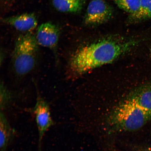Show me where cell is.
I'll use <instances>...</instances> for the list:
<instances>
[{"mask_svg": "<svg viewBox=\"0 0 151 151\" xmlns=\"http://www.w3.org/2000/svg\"><path fill=\"white\" fill-rule=\"evenodd\" d=\"M39 46L35 35L31 32L18 37L12 57V68L17 75L24 76L33 71L38 59Z\"/></svg>", "mask_w": 151, "mask_h": 151, "instance_id": "obj_3", "label": "cell"}, {"mask_svg": "<svg viewBox=\"0 0 151 151\" xmlns=\"http://www.w3.org/2000/svg\"><path fill=\"white\" fill-rule=\"evenodd\" d=\"M15 131L11 127L4 113L0 114V151H6L13 140Z\"/></svg>", "mask_w": 151, "mask_h": 151, "instance_id": "obj_8", "label": "cell"}, {"mask_svg": "<svg viewBox=\"0 0 151 151\" xmlns=\"http://www.w3.org/2000/svg\"><path fill=\"white\" fill-rule=\"evenodd\" d=\"M151 18V0H140L139 12L134 16L130 17L133 21Z\"/></svg>", "mask_w": 151, "mask_h": 151, "instance_id": "obj_12", "label": "cell"}, {"mask_svg": "<svg viewBox=\"0 0 151 151\" xmlns=\"http://www.w3.org/2000/svg\"><path fill=\"white\" fill-rule=\"evenodd\" d=\"M32 110L35 115L38 132L39 150L41 151L43 137L55 123L51 114L50 106L40 95L37 94L36 102Z\"/></svg>", "mask_w": 151, "mask_h": 151, "instance_id": "obj_4", "label": "cell"}, {"mask_svg": "<svg viewBox=\"0 0 151 151\" xmlns=\"http://www.w3.org/2000/svg\"><path fill=\"white\" fill-rule=\"evenodd\" d=\"M137 151H151V147L147 146L141 147Z\"/></svg>", "mask_w": 151, "mask_h": 151, "instance_id": "obj_14", "label": "cell"}, {"mask_svg": "<svg viewBox=\"0 0 151 151\" xmlns=\"http://www.w3.org/2000/svg\"><path fill=\"white\" fill-rule=\"evenodd\" d=\"M113 14L112 7L104 0H92L88 5L84 18L88 25H96L106 22Z\"/></svg>", "mask_w": 151, "mask_h": 151, "instance_id": "obj_5", "label": "cell"}, {"mask_svg": "<svg viewBox=\"0 0 151 151\" xmlns=\"http://www.w3.org/2000/svg\"><path fill=\"white\" fill-rule=\"evenodd\" d=\"M54 8L60 12L76 13L82 8L83 4L74 0H52Z\"/></svg>", "mask_w": 151, "mask_h": 151, "instance_id": "obj_10", "label": "cell"}, {"mask_svg": "<svg viewBox=\"0 0 151 151\" xmlns=\"http://www.w3.org/2000/svg\"><path fill=\"white\" fill-rule=\"evenodd\" d=\"M2 20L18 31L25 32L35 29L38 24L37 17L33 13H25L9 17L3 19Z\"/></svg>", "mask_w": 151, "mask_h": 151, "instance_id": "obj_7", "label": "cell"}, {"mask_svg": "<svg viewBox=\"0 0 151 151\" xmlns=\"http://www.w3.org/2000/svg\"><path fill=\"white\" fill-rule=\"evenodd\" d=\"M60 36L59 28L55 24L46 22L37 28L35 37L39 46L50 49L57 57V48Z\"/></svg>", "mask_w": 151, "mask_h": 151, "instance_id": "obj_6", "label": "cell"}, {"mask_svg": "<svg viewBox=\"0 0 151 151\" xmlns=\"http://www.w3.org/2000/svg\"><path fill=\"white\" fill-rule=\"evenodd\" d=\"M12 93L7 88L3 82L1 84V98L0 105L1 109H5L12 101Z\"/></svg>", "mask_w": 151, "mask_h": 151, "instance_id": "obj_13", "label": "cell"}, {"mask_svg": "<svg viewBox=\"0 0 151 151\" xmlns=\"http://www.w3.org/2000/svg\"><path fill=\"white\" fill-rule=\"evenodd\" d=\"M74 1L82 3V4H83V3L84 2V0H74Z\"/></svg>", "mask_w": 151, "mask_h": 151, "instance_id": "obj_15", "label": "cell"}, {"mask_svg": "<svg viewBox=\"0 0 151 151\" xmlns=\"http://www.w3.org/2000/svg\"><path fill=\"white\" fill-rule=\"evenodd\" d=\"M151 120V113L130 98L116 107L107 120L111 132L137 131Z\"/></svg>", "mask_w": 151, "mask_h": 151, "instance_id": "obj_2", "label": "cell"}, {"mask_svg": "<svg viewBox=\"0 0 151 151\" xmlns=\"http://www.w3.org/2000/svg\"><path fill=\"white\" fill-rule=\"evenodd\" d=\"M120 9L133 17L139 12L140 6V0H113Z\"/></svg>", "mask_w": 151, "mask_h": 151, "instance_id": "obj_11", "label": "cell"}, {"mask_svg": "<svg viewBox=\"0 0 151 151\" xmlns=\"http://www.w3.org/2000/svg\"><path fill=\"white\" fill-rule=\"evenodd\" d=\"M132 40L108 39L79 49L69 62L71 73L81 75L95 68L114 61L135 45Z\"/></svg>", "mask_w": 151, "mask_h": 151, "instance_id": "obj_1", "label": "cell"}, {"mask_svg": "<svg viewBox=\"0 0 151 151\" xmlns=\"http://www.w3.org/2000/svg\"><path fill=\"white\" fill-rule=\"evenodd\" d=\"M131 99L141 108L151 113V85L139 88Z\"/></svg>", "mask_w": 151, "mask_h": 151, "instance_id": "obj_9", "label": "cell"}, {"mask_svg": "<svg viewBox=\"0 0 151 151\" xmlns=\"http://www.w3.org/2000/svg\"><path fill=\"white\" fill-rule=\"evenodd\" d=\"M150 52H151V48L150 49Z\"/></svg>", "mask_w": 151, "mask_h": 151, "instance_id": "obj_16", "label": "cell"}]
</instances>
